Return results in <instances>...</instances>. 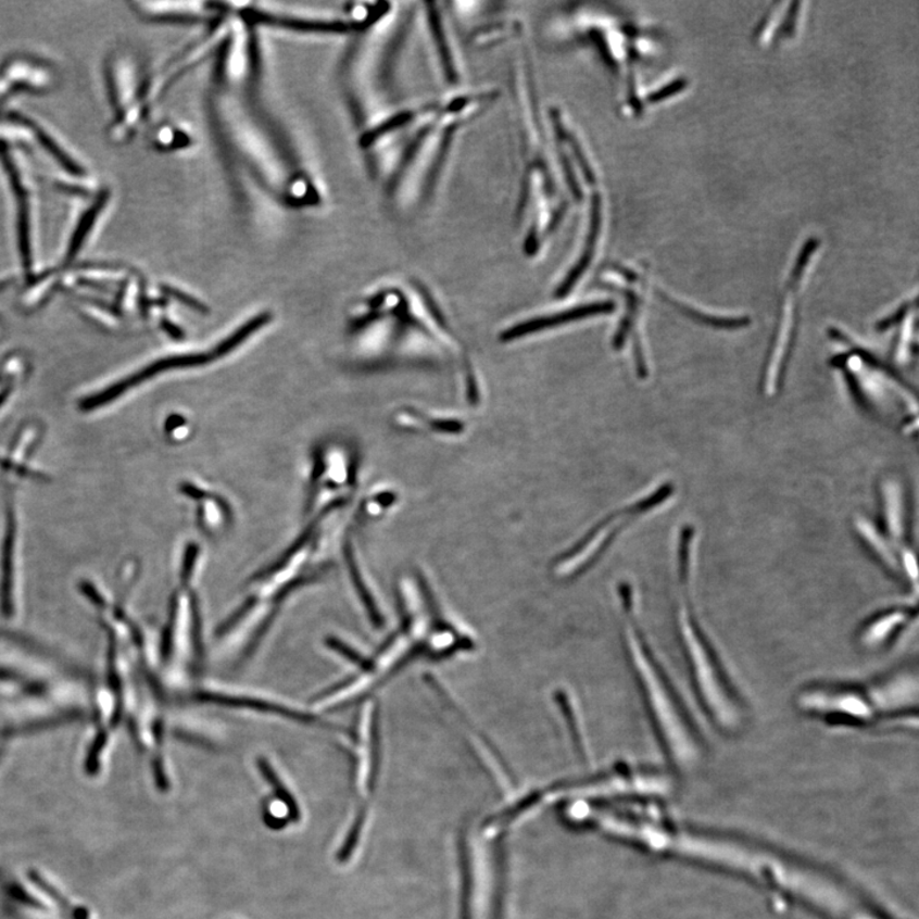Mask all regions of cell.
I'll list each match as a JSON object with an SVG mask.
<instances>
[{
    "label": "cell",
    "mask_w": 919,
    "mask_h": 919,
    "mask_svg": "<svg viewBox=\"0 0 919 919\" xmlns=\"http://www.w3.org/2000/svg\"><path fill=\"white\" fill-rule=\"evenodd\" d=\"M627 613V643L641 694L651 715L656 734L668 755L678 764L695 761L702 751V739L694 718L685 706L672 678L662 666L634 616V597L631 589L624 592Z\"/></svg>",
    "instance_id": "3957f363"
},
{
    "label": "cell",
    "mask_w": 919,
    "mask_h": 919,
    "mask_svg": "<svg viewBox=\"0 0 919 919\" xmlns=\"http://www.w3.org/2000/svg\"><path fill=\"white\" fill-rule=\"evenodd\" d=\"M916 619V602L896 604L874 612L858 627L857 643L866 652L885 651L909 630Z\"/></svg>",
    "instance_id": "277c9868"
},
{
    "label": "cell",
    "mask_w": 919,
    "mask_h": 919,
    "mask_svg": "<svg viewBox=\"0 0 919 919\" xmlns=\"http://www.w3.org/2000/svg\"><path fill=\"white\" fill-rule=\"evenodd\" d=\"M613 309H615V304L605 302L581 305L579 306V309L558 313V315H554L551 317L528 320V323H524L513 328H509V330L501 335V340L511 341L519 339L521 337H525V335L542 331L545 330V328H551L552 326L572 323V320H578L590 316L602 315V313L612 312Z\"/></svg>",
    "instance_id": "5b68a950"
},
{
    "label": "cell",
    "mask_w": 919,
    "mask_h": 919,
    "mask_svg": "<svg viewBox=\"0 0 919 919\" xmlns=\"http://www.w3.org/2000/svg\"><path fill=\"white\" fill-rule=\"evenodd\" d=\"M136 9L152 20H197L206 17L201 3H137Z\"/></svg>",
    "instance_id": "8992f818"
},
{
    "label": "cell",
    "mask_w": 919,
    "mask_h": 919,
    "mask_svg": "<svg viewBox=\"0 0 919 919\" xmlns=\"http://www.w3.org/2000/svg\"><path fill=\"white\" fill-rule=\"evenodd\" d=\"M696 546L695 529L684 527L677 545V637L692 689L707 720L719 732L734 734L747 725V706L698 616L692 593L696 572Z\"/></svg>",
    "instance_id": "6da1fadb"
},
{
    "label": "cell",
    "mask_w": 919,
    "mask_h": 919,
    "mask_svg": "<svg viewBox=\"0 0 919 919\" xmlns=\"http://www.w3.org/2000/svg\"><path fill=\"white\" fill-rule=\"evenodd\" d=\"M796 707L821 723L847 729H917L918 675L902 668L868 682L814 681L796 694Z\"/></svg>",
    "instance_id": "7a4b0ae2"
},
{
    "label": "cell",
    "mask_w": 919,
    "mask_h": 919,
    "mask_svg": "<svg viewBox=\"0 0 919 919\" xmlns=\"http://www.w3.org/2000/svg\"><path fill=\"white\" fill-rule=\"evenodd\" d=\"M428 18L430 30H432L436 48L437 51H439L441 58L444 76H446L450 83L455 84L457 81V70L454 58H452L451 54V47L449 46V36L446 34V28H444L443 26L441 13L437 12L436 10H429Z\"/></svg>",
    "instance_id": "52a82bcc"
}]
</instances>
